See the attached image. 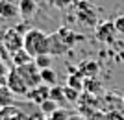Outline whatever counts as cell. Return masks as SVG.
Segmentation results:
<instances>
[{
	"instance_id": "obj_12",
	"label": "cell",
	"mask_w": 124,
	"mask_h": 120,
	"mask_svg": "<svg viewBox=\"0 0 124 120\" xmlns=\"http://www.w3.org/2000/svg\"><path fill=\"white\" fill-rule=\"evenodd\" d=\"M98 70H100V65H98L96 61H91V59L82 61V63H80V67H78V74H80V76H83L85 79L94 78V76L98 74Z\"/></svg>"
},
{
	"instance_id": "obj_28",
	"label": "cell",
	"mask_w": 124,
	"mask_h": 120,
	"mask_svg": "<svg viewBox=\"0 0 124 120\" xmlns=\"http://www.w3.org/2000/svg\"><path fill=\"white\" fill-rule=\"evenodd\" d=\"M6 31H8V28H4L2 24H0V42L4 41V35H6Z\"/></svg>"
},
{
	"instance_id": "obj_23",
	"label": "cell",
	"mask_w": 124,
	"mask_h": 120,
	"mask_svg": "<svg viewBox=\"0 0 124 120\" xmlns=\"http://www.w3.org/2000/svg\"><path fill=\"white\" fill-rule=\"evenodd\" d=\"M9 65H4V63H0V87L2 85H6V81H8V74H9Z\"/></svg>"
},
{
	"instance_id": "obj_17",
	"label": "cell",
	"mask_w": 124,
	"mask_h": 120,
	"mask_svg": "<svg viewBox=\"0 0 124 120\" xmlns=\"http://www.w3.org/2000/svg\"><path fill=\"white\" fill-rule=\"evenodd\" d=\"M50 100H54L57 105L65 104V89H63L61 85H54V87H50Z\"/></svg>"
},
{
	"instance_id": "obj_13",
	"label": "cell",
	"mask_w": 124,
	"mask_h": 120,
	"mask_svg": "<svg viewBox=\"0 0 124 120\" xmlns=\"http://www.w3.org/2000/svg\"><path fill=\"white\" fill-rule=\"evenodd\" d=\"M13 102H15V94L9 91L8 85H2V87H0V109H8V107H11Z\"/></svg>"
},
{
	"instance_id": "obj_5",
	"label": "cell",
	"mask_w": 124,
	"mask_h": 120,
	"mask_svg": "<svg viewBox=\"0 0 124 120\" xmlns=\"http://www.w3.org/2000/svg\"><path fill=\"white\" fill-rule=\"evenodd\" d=\"M2 44L6 46V50L13 56L15 52H19V50H22V46H24V35H22L21 31H17L15 28H8V31H6L4 35V41H2Z\"/></svg>"
},
{
	"instance_id": "obj_11",
	"label": "cell",
	"mask_w": 124,
	"mask_h": 120,
	"mask_svg": "<svg viewBox=\"0 0 124 120\" xmlns=\"http://www.w3.org/2000/svg\"><path fill=\"white\" fill-rule=\"evenodd\" d=\"M19 17V6L8 0H0V21H13Z\"/></svg>"
},
{
	"instance_id": "obj_4",
	"label": "cell",
	"mask_w": 124,
	"mask_h": 120,
	"mask_svg": "<svg viewBox=\"0 0 124 120\" xmlns=\"http://www.w3.org/2000/svg\"><path fill=\"white\" fill-rule=\"evenodd\" d=\"M6 85L9 87V91L15 94V96H24V98H26V94H28V91H30V87L26 85V81L22 79V76L17 72V68H13V67L9 68Z\"/></svg>"
},
{
	"instance_id": "obj_3",
	"label": "cell",
	"mask_w": 124,
	"mask_h": 120,
	"mask_svg": "<svg viewBox=\"0 0 124 120\" xmlns=\"http://www.w3.org/2000/svg\"><path fill=\"white\" fill-rule=\"evenodd\" d=\"M76 17L78 21L85 24V26H94L96 28V21H98V15H96V9L94 6H91L85 0H80L76 6Z\"/></svg>"
},
{
	"instance_id": "obj_20",
	"label": "cell",
	"mask_w": 124,
	"mask_h": 120,
	"mask_svg": "<svg viewBox=\"0 0 124 120\" xmlns=\"http://www.w3.org/2000/svg\"><path fill=\"white\" fill-rule=\"evenodd\" d=\"M67 118H69V113L65 109H61V107H57L52 115H48L46 120H67Z\"/></svg>"
},
{
	"instance_id": "obj_24",
	"label": "cell",
	"mask_w": 124,
	"mask_h": 120,
	"mask_svg": "<svg viewBox=\"0 0 124 120\" xmlns=\"http://www.w3.org/2000/svg\"><path fill=\"white\" fill-rule=\"evenodd\" d=\"M50 4L57 9H65V7H70L74 4V0H50Z\"/></svg>"
},
{
	"instance_id": "obj_7",
	"label": "cell",
	"mask_w": 124,
	"mask_h": 120,
	"mask_svg": "<svg viewBox=\"0 0 124 120\" xmlns=\"http://www.w3.org/2000/svg\"><path fill=\"white\" fill-rule=\"evenodd\" d=\"M26 98L30 100L31 104H37V105H41L45 100L50 98V87L48 85H37V87H33V89L28 91V94H26Z\"/></svg>"
},
{
	"instance_id": "obj_8",
	"label": "cell",
	"mask_w": 124,
	"mask_h": 120,
	"mask_svg": "<svg viewBox=\"0 0 124 120\" xmlns=\"http://www.w3.org/2000/svg\"><path fill=\"white\" fill-rule=\"evenodd\" d=\"M37 9H39V2L37 0H21L19 2V17L26 22L35 17Z\"/></svg>"
},
{
	"instance_id": "obj_9",
	"label": "cell",
	"mask_w": 124,
	"mask_h": 120,
	"mask_svg": "<svg viewBox=\"0 0 124 120\" xmlns=\"http://www.w3.org/2000/svg\"><path fill=\"white\" fill-rule=\"evenodd\" d=\"M65 52H69L67 44L61 41V37L57 35V31H54V33H50L48 35V54L50 56H63Z\"/></svg>"
},
{
	"instance_id": "obj_21",
	"label": "cell",
	"mask_w": 124,
	"mask_h": 120,
	"mask_svg": "<svg viewBox=\"0 0 124 120\" xmlns=\"http://www.w3.org/2000/svg\"><path fill=\"white\" fill-rule=\"evenodd\" d=\"M65 89V98L69 100V102H78V98H80V91H76V89H70V87H63Z\"/></svg>"
},
{
	"instance_id": "obj_22",
	"label": "cell",
	"mask_w": 124,
	"mask_h": 120,
	"mask_svg": "<svg viewBox=\"0 0 124 120\" xmlns=\"http://www.w3.org/2000/svg\"><path fill=\"white\" fill-rule=\"evenodd\" d=\"M0 63H4V65H9L11 67V54L6 50V46L0 42Z\"/></svg>"
},
{
	"instance_id": "obj_10",
	"label": "cell",
	"mask_w": 124,
	"mask_h": 120,
	"mask_svg": "<svg viewBox=\"0 0 124 120\" xmlns=\"http://www.w3.org/2000/svg\"><path fill=\"white\" fill-rule=\"evenodd\" d=\"M57 35L61 37V41L67 44V48L70 50V48H74L80 41H83V37L82 35H78V33H74L72 30H69L67 26H61L59 30H57Z\"/></svg>"
},
{
	"instance_id": "obj_2",
	"label": "cell",
	"mask_w": 124,
	"mask_h": 120,
	"mask_svg": "<svg viewBox=\"0 0 124 120\" xmlns=\"http://www.w3.org/2000/svg\"><path fill=\"white\" fill-rule=\"evenodd\" d=\"M17 68V72L22 76V79L26 81V85L30 87V89H33V87H37V85H41V70L37 68V65L33 61L26 63V65H22V67H13Z\"/></svg>"
},
{
	"instance_id": "obj_27",
	"label": "cell",
	"mask_w": 124,
	"mask_h": 120,
	"mask_svg": "<svg viewBox=\"0 0 124 120\" xmlns=\"http://www.w3.org/2000/svg\"><path fill=\"white\" fill-rule=\"evenodd\" d=\"M67 120H85V118H83V115H78V113H74V115H69Z\"/></svg>"
},
{
	"instance_id": "obj_16",
	"label": "cell",
	"mask_w": 124,
	"mask_h": 120,
	"mask_svg": "<svg viewBox=\"0 0 124 120\" xmlns=\"http://www.w3.org/2000/svg\"><path fill=\"white\" fill-rule=\"evenodd\" d=\"M33 63L37 65V68H39V70L52 68V65H54V56H50V54H43V56H37V57L33 59Z\"/></svg>"
},
{
	"instance_id": "obj_15",
	"label": "cell",
	"mask_w": 124,
	"mask_h": 120,
	"mask_svg": "<svg viewBox=\"0 0 124 120\" xmlns=\"http://www.w3.org/2000/svg\"><path fill=\"white\" fill-rule=\"evenodd\" d=\"M41 81H43V85H48V87L57 85L56 70H54V68H45V70H41Z\"/></svg>"
},
{
	"instance_id": "obj_18",
	"label": "cell",
	"mask_w": 124,
	"mask_h": 120,
	"mask_svg": "<svg viewBox=\"0 0 124 120\" xmlns=\"http://www.w3.org/2000/svg\"><path fill=\"white\" fill-rule=\"evenodd\" d=\"M83 76H80L78 74V70L72 74V76H69L67 78V87H70V89H76V91H83Z\"/></svg>"
},
{
	"instance_id": "obj_14",
	"label": "cell",
	"mask_w": 124,
	"mask_h": 120,
	"mask_svg": "<svg viewBox=\"0 0 124 120\" xmlns=\"http://www.w3.org/2000/svg\"><path fill=\"white\" fill-rule=\"evenodd\" d=\"M30 61H33V59L30 57V54L26 52L24 48L11 56V67H22V65H26V63H30Z\"/></svg>"
},
{
	"instance_id": "obj_25",
	"label": "cell",
	"mask_w": 124,
	"mask_h": 120,
	"mask_svg": "<svg viewBox=\"0 0 124 120\" xmlns=\"http://www.w3.org/2000/svg\"><path fill=\"white\" fill-rule=\"evenodd\" d=\"M113 24H115V30H117V33H122V35H124V15L117 17V19L113 21Z\"/></svg>"
},
{
	"instance_id": "obj_6",
	"label": "cell",
	"mask_w": 124,
	"mask_h": 120,
	"mask_svg": "<svg viewBox=\"0 0 124 120\" xmlns=\"http://www.w3.org/2000/svg\"><path fill=\"white\" fill-rule=\"evenodd\" d=\"M96 39L104 44H113L117 39V30H115L113 21H106L96 24Z\"/></svg>"
},
{
	"instance_id": "obj_1",
	"label": "cell",
	"mask_w": 124,
	"mask_h": 120,
	"mask_svg": "<svg viewBox=\"0 0 124 120\" xmlns=\"http://www.w3.org/2000/svg\"><path fill=\"white\" fill-rule=\"evenodd\" d=\"M22 48L30 54L31 59H35L37 56H43V54H48V35L39 28H30L24 33Z\"/></svg>"
},
{
	"instance_id": "obj_19",
	"label": "cell",
	"mask_w": 124,
	"mask_h": 120,
	"mask_svg": "<svg viewBox=\"0 0 124 120\" xmlns=\"http://www.w3.org/2000/svg\"><path fill=\"white\" fill-rule=\"evenodd\" d=\"M57 107H59V105L56 104V102H54V100H45V102H43L41 105H39V109H41V113L45 116H48V115H52V113H54V111L57 109Z\"/></svg>"
},
{
	"instance_id": "obj_29",
	"label": "cell",
	"mask_w": 124,
	"mask_h": 120,
	"mask_svg": "<svg viewBox=\"0 0 124 120\" xmlns=\"http://www.w3.org/2000/svg\"><path fill=\"white\" fill-rule=\"evenodd\" d=\"M8 2H11V4H17V6H19V2H21V0H8Z\"/></svg>"
},
{
	"instance_id": "obj_30",
	"label": "cell",
	"mask_w": 124,
	"mask_h": 120,
	"mask_svg": "<svg viewBox=\"0 0 124 120\" xmlns=\"http://www.w3.org/2000/svg\"><path fill=\"white\" fill-rule=\"evenodd\" d=\"M37 2H39V0H37Z\"/></svg>"
},
{
	"instance_id": "obj_26",
	"label": "cell",
	"mask_w": 124,
	"mask_h": 120,
	"mask_svg": "<svg viewBox=\"0 0 124 120\" xmlns=\"http://www.w3.org/2000/svg\"><path fill=\"white\" fill-rule=\"evenodd\" d=\"M87 120H108V116H104V115H100V113H93V115L89 116Z\"/></svg>"
}]
</instances>
